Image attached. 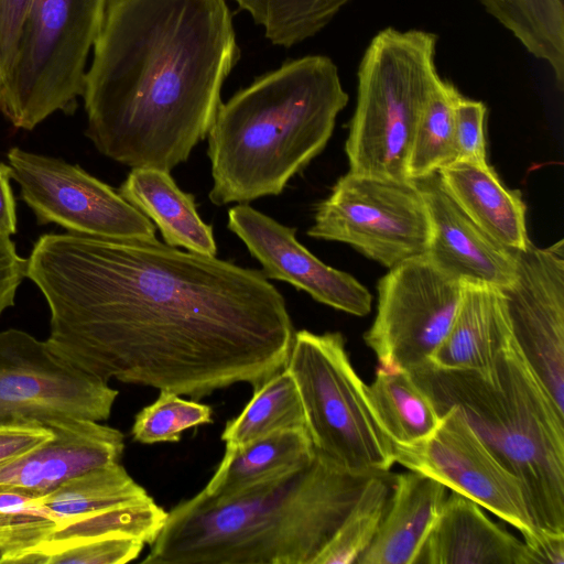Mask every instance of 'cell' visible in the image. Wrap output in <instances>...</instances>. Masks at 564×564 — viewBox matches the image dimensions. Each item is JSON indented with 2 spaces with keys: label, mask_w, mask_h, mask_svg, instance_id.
I'll list each match as a JSON object with an SVG mask.
<instances>
[{
  "label": "cell",
  "mask_w": 564,
  "mask_h": 564,
  "mask_svg": "<svg viewBox=\"0 0 564 564\" xmlns=\"http://www.w3.org/2000/svg\"><path fill=\"white\" fill-rule=\"evenodd\" d=\"M307 235L347 243L391 269L426 253L431 225L414 181L348 172L317 205Z\"/></svg>",
  "instance_id": "9"
},
{
  "label": "cell",
  "mask_w": 564,
  "mask_h": 564,
  "mask_svg": "<svg viewBox=\"0 0 564 564\" xmlns=\"http://www.w3.org/2000/svg\"><path fill=\"white\" fill-rule=\"evenodd\" d=\"M3 557H4V552L2 549H0V564H2Z\"/></svg>",
  "instance_id": "41"
},
{
  "label": "cell",
  "mask_w": 564,
  "mask_h": 564,
  "mask_svg": "<svg viewBox=\"0 0 564 564\" xmlns=\"http://www.w3.org/2000/svg\"><path fill=\"white\" fill-rule=\"evenodd\" d=\"M415 564H529V553L478 503L452 490Z\"/></svg>",
  "instance_id": "18"
},
{
  "label": "cell",
  "mask_w": 564,
  "mask_h": 564,
  "mask_svg": "<svg viewBox=\"0 0 564 564\" xmlns=\"http://www.w3.org/2000/svg\"><path fill=\"white\" fill-rule=\"evenodd\" d=\"M372 476L315 452L310 464L230 497L200 490L167 511L141 563L315 564Z\"/></svg>",
  "instance_id": "3"
},
{
  "label": "cell",
  "mask_w": 564,
  "mask_h": 564,
  "mask_svg": "<svg viewBox=\"0 0 564 564\" xmlns=\"http://www.w3.org/2000/svg\"><path fill=\"white\" fill-rule=\"evenodd\" d=\"M119 194L158 226L167 246L216 256L213 227L202 220L194 196L180 189L170 172L132 167Z\"/></svg>",
  "instance_id": "22"
},
{
  "label": "cell",
  "mask_w": 564,
  "mask_h": 564,
  "mask_svg": "<svg viewBox=\"0 0 564 564\" xmlns=\"http://www.w3.org/2000/svg\"><path fill=\"white\" fill-rule=\"evenodd\" d=\"M285 368L302 402L314 451L352 474L380 475L394 464L393 446L367 398L338 332L294 333Z\"/></svg>",
  "instance_id": "7"
},
{
  "label": "cell",
  "mask_w": 564,
  "mask_h": 564,
  "mask_svg": "<svg viewBox=\"0 0 564 564\" xmlns=\"http://www.w3.org/2000/svg\"><path fill=\"white\" fill-rule=\"evenodd\" d=\"M52 436V430L37 422L0 424V465L25 454Z\"/></svg>",
  "instance_id": "35"
},
{
  "label": "cell",
  "mask_w": 564,
  "mask_h": 564,
  "mask_svg": "<svg viewBox=\"0 0 564 564\" xmlns=\"http://www.w3.org/2000/svg\"><path fill=\"white\" fill-rule=\"evenodd\" d=\"M166 516L167 511L150 499L141 503L64 519L33 551L45 555L47 564L51 554L98 539L131 536L151 544L160 533Z\"/></svg>",
  "instance_id": "26"
},
{
  "label": "cell",
  "mask_w": 564,
  "mask_h": 564,
  "mask_svg": "<svg viewBox=\"0 0 564 564\" xmlns=\"http://www.w3.org/2000/svg\"><path fill=\"white\" fill-rule=\"evenodd\" d=\"M371 409L392 446H411L426 440L441 416L406 369L378 367L367 386Z\"/></svg>",
  "instance_id": "24"
},
{
  "label": "cell",
  "mask_w": 564,
  "mask_h": 564,
  "mask_svg": "<svg viewBox=\"0 0 564 564\" xmlns=\"http://www.w3.org/2000/svg\"><path fill=\"white\" fill-rule=\"evenodd\" d=\"M325 55L284 63L221 104L207 133L213 187L221 206L279 195L319 154L348 102Z\"/></svg>",
  "instance_id": "4"
},
{
  "label": "cell",
  "mask_w": 564,
  "mask_h": 564,
  "mask_svg": "<svg viewBox=\"0 0 564 564\" xmlns=\"http://www.w3.org/2000/svg\"><path fill=\"white\" fill-rule=\"evenodd\" d=\"M144 544L131 536L93 540L51 554L47 564H124L135 560Z\"/></svg>",
  "instance_id": "34"
},
{
  "label": "cell",
  "mask_w": 564,
  "mask_h": 564,
  "mask_svg": "<svg viewBox=\"0 0 564 564\" xmlns=\"http://www.w3.org/2000/svg\"><path fill=\"white\" fill-rule=\"evenodd\" d=\"M59 521L40 505V499L24 508L0 511L2 564L40 546Z\"/></svg>",
  "instance_id": "32"
},
{
  "label": "cell",
  "mask_w": 564,
  "mask_h": 564,
  "mask_svg": "<svg viewBox=\"0 0 564 564\" xmlns=\"http://www.w3.org/2000/svg\"><path fill=\"white\" fill-rule=\"evenodd\" d=\"M28 273V259L18 254L14 242L0 238V315L14 305L17 290Z\"/></svg>",
  "instance_id": "37"
},
{
  "label": "cell",
  "mask_w": 564,
  "mask_h": 564,
  "mask_svg": "<svg viewBox=\"0 0 564 564\" xmlns=\"http://www.w3.org/2000/svg\"><path fill=\"white\" fill-rule=\"evenodd\" d=\"M429 213L431 236L426 254L453 278L497 289L516 276V258L489 237L458 206L444 187L438 173L414 181Z\"/></svg>",
  "instance_id": "17"
},
{
  "label": "cell",
  "mask_w": 564,
  "mask_h": 564,
  "mask_svg": "<svg viewBox=\"0 0 564 564\" xmlns=\"http://www.w3.org/2000/svg\"><path fill=\"white\" fill-rule=\"evenodd\" d=\"M513 252L516 276L499 289L512 338L564 413V241Z\"/></svg>",
  "instance_id": "14"
},
{
  "label": "cell",
  "mask_w": 564,
  "mask_h": 564,
  "mask_svg": "<svg viewBox=\"0 0 564 564\" xmlns=\"http://www.w3.org/2000/svg\"><path fill=\"white\" fill-rule=\"evenodd\" d=\"M107 3L32 0L0 83V112L15 128L32 130L56 111L74 112Z\"/></svg>",
  "instance_id": "8"
},
{
  "label": "cell",
  "mask_w": 564,
  "mask_h": 564,
  "mask_svg": "<svg viewBox=\"0 0 564 564\" xmlns=\"http://www.w3.org/2000/svg\"><path fill=\"white\" fill-rule=\"evenodd\" d=\"M152 499L118 462L74 476L40 497L58 521Z\"/></svg>",
  "instance_id": "25"
},
{
  "label": "cell",
  "mask_w": 564,
  "mask_h": 564,
  "mask_svg": "<svg viewBox=\"0 0 564 564\" xmlns=\"http://www.w3.org/2000/svg\"><path fill=\"white\" fill-rule=\"evenodd\" d=\"M48 347L104 381L200 400L285 367L294 329L262 271L159 240L46 234L28 258Z\"/></svg>",
  "instance_id": "1"
},
{
  "label": "cell",
  "mask_w": 564,
  "mask_h": 564,
  "mask_svg": "<svg viewBox=\"0 0 564 564\" xmlns=\"http://www.w3.org/2000/svg\"><path fill=\"white\" fill-rule=\"evenodd\" d=\"M408 371L440 416L456 409L519 479L535 530L564 534V413L514 340L487 375L431 361Z\"/></svg>",
  "instance_id": "5"
},
{
  "label": "cell",
  "mask_w": 564,
  "mask_h": 564,
  "mask_svg": "<svg viewBox=\"0 0 564 564\" xmlns=\"http://www.w3.org/2000/svg\"><path fill=\"white\" fill-rule=\"evenodd\" d=\"M53 436L25 454L0 465V490L42 497L67 479L120 462L124 435L90 420L50 419Z\"/></svg>",
  "instance_id": "16"
},
{
  "label": "cell",
  "mask_w": 564,
  "mask_h": 564,
  "mask_svg": "<svg viewBox=\"0 0 564 564\" xmlns=\"http://www.w3.org/2000/svg\"><path fill=\"white\" fill-rule=\"evenodd\" d=\"M524 543L529 564H564V534L540 533Z\"/></svg>",
  "instance_id": "38"
},
{
  "label": "cell",
  "mask_w": 564,
  "mask_h": 564,
  "mask_svg": "<svg viewBox=\"0 0 564 564\" xmlns=\"http://www.w3.org/2000/svg\"><path fill=\"white\" fill-rule=\"evenodd\" d=\"M446 78H437L419 121L411 145L406 173L416 181L455 161V106L460 96Z\"/></svg>",
  "instance_id": "28"
},
{
  "label": "cell",
  "mask_w": 564,
  "mask_h": 564,
  "mask_svg": "<svg viewBox=\"0 0 564 564\" xmlns=\"http://www.w3.org/2000/svg\"><path fill=\"white\" fill-rule=\"evenodd\" d=\"M263 26L272 44L290 47L314 36L351 0H234Z\"/></svg>",
  "instance_id": "29"
},
{
  "label": "cell",
  "mask_w": 564,
  "mask_h": 564,
  "mask_svg": "<svg viewBox=\"0 0 564 564\" xmlns=\"http://www.w3.org/2000/svg\"><path fill=\"white\" fill-rule=\"evenodd\" d=\"M228 228L261 263L267 278L288 282L317 302L348 314L364 316L370 312L369 291L352 275L312 254L297 241L295 228L246 204L228 210Z\"/></svg>",
  "instance_id": "15"
},
{
  "label": "cell",
  "mask_w": 564,
  "mask_h": 564,
  "mask_svg": "<svg viewBox=\"0 0 564 564\" xmlns=\"http://www.w3.org/2000/svg\"><path fill=\"white\" fill-rule=\"evenodd\" d=\"M118 390L56 355L46 340L0 332V424L109 419Z\"/></svg>",
  "instance_id": "11"
},
{
  "label": "cell",
  "mask_w": 564,
  "mask_h": 564,
  "mask_svg": "<svg viewBox=\"0 0 564 564\" xmlns=\"http://www.w3.org/2000/svg\"><path fill=\"white\" fill-rule=\"evenodd\" d=\"M212 415L207 404L160 390L158 399L135 414L131 435L142 444L175 443L184 431L212 423Z\"/></svg>",
  "instance_id": "31"
},
{
  "label": "cell",
  "mask_w": 564,
  "mask_h": 564,
  "mask_svg": "<svg viewBox=\"0 0 564 564\" xmlns=\"http://www.w3.org/2000/svg\"><path fill=\"white\" fill-rule=\"evenodd\" d=\"M7 158L37 225L53 223L70 234L102 239L158 240L147 216L80 166L17 147Z\"/></svg>",
  "instance_id": "12"
},
{
  "label": "cell",
  "mask_w": 564,
  "mask_h": 564,
  "mask_svg": "<svg viewBox=\"0 0 564 564\" xmlns=\"http://www.w3.org/2000/svg\"><path fill=\"white\" fill-rule=\"evenodd\" d=\"M446 487L410 470L393 477L378 531L357 564H415L445 500Z\"/></svg>",
  "instance_id": "19"
},
{
  "label": "cell",
  "mask_w": 564,
  "mask_h": 564,
  "mask_svg": "<svg viewBox=\"0 0 564 564\" xmlns=\"http://www.w3.org/2000/svg\"><path fill=\"white\" fill-rule=\"evenodd\" d=\"M438 36L422 29L380 30L357 69L346 154L349 172L411 181L406 165L433 87Z\"/></svg>",
  "instance_id": "6"
},
{
  "label": "cell",
  "mask_w": 564,
  "mask_h": 564,
  "mask_svg": "<svg viewBox=\"0 0 564 564\" xmlns=\"http://www.w3.org/2000/svg\"><path fill=\"white\" fill-rule=\"evenodd\" d=\"M32 0H0V83L13 59Z\"/></svg>",
  "instance_id": "36"
},
{
  "label": "cell",
  "mask_w": 564,
  "mask_h": 564,
  "mask_svg": "<svg viewBox=\"0 0 564 564\" xmlns=\"http://www.w3.org/2000/svg\"><path fill=\"white\" fill-rule=\"evenodd\" d=\"M39 499L40 497L23 491L0 490V511L24 508Z\"/></svg>",
  "instance_id": "40"
},
{
  "label": "cell",
  "mask_w": 564,
  "mask_h": 564,
  "mask_svg": "<svg viewBox=\"0 0 564 564\" xmlns=\"http://www.w3.org/2000/svg\"><path fill=\"white\" fill-rule=\"evenodd\" d=\"M486 115L487 107L482 101L459 96L455 106V161L488 164L485 140Z\"/></svg>",
  "instance_id": "33"
},
{
  "label": "cell",
  "mask_w": 564,
  "mask_h": 564,
  "mask_svg": "<svg viewBox=\"0 0 564 564\" xmlns=\"http://www.w3.org/2000/svg\"><path fill=\"white\" fill-rule=\"evenodd\" d=\"M463 283L453 324L431 362L442 369L487 375L513 340L503 296L494 286Z\"/></svg>",
  "instance_id": "20"
},
{
  "label": "cell",
  "mask_w": 564,
  "mask_h": 564,
  "mask_svg": "<svg viewBox=\"0 0 564 564\" xmlns=\"http://www.w3.org/2000/svg\"><path fill=\"white\" fill-rule=\"evenodd\" d=\"M394 463L430 476L518 529L524 541L540 534L529 513L519 479L506 468L456 409L441 414L423 442L393 446Z\"/></svg>",
  "instance_id": "13"
},
{
  "label": "cell",
  "mask_w": 564,
  "mask_h": 564,
  "mask_svg": "<svg viewBox=\"0 0 564 564\" xmlns=\"http://www.w3.org/2000/svg\"><path fill=\"white\" fill-rule=\"evenodd\" d=\"M93 48L86 135L119 163L167 172L207 137L239 58L225 0H108Z\"/></svg>",
  "instance_id": "2"
},
{
  "label": "cell",
  "mask_w": 564,
  "mask_h": 564,
  "mask_svg": "<svg viewBox=\"0 0 564 564\" xmlns=\"http://www.w3.org/2000/svg\"><path fill=\"white\" fill-rule=\"evenodd\" d=\"M392 479L387 473L371 477L358 502L319 553L315 564L357 563L372 542L386 513Z\"/></svg>",
  "instance_id": "30"
},
{
  "label": "cell",
  "mask_w": 564,
  "mask_h": 564,
  "mask_svg": "<svg viewBox=\"0 0 564 564\" xmlns=\"http://www.w3.org/2000/svg\"><path fill=\"white\" fill-rule=\"evenodd\" d=\"M437 173L453 199L489 237L513 251L528 248L521 193L507 188L491 166L455 161Z\"/></svg>",
  "instance_id": "21"
},
{
  "label": "cell",
  "mask_w": 564,
  "mask_h": 564,
  "mask_svg": "<svg viewBox=\"0 0 564 564\" xmlns=\"http://www.w3.org/2000/svg\"><path fill=\"white\" fill-rule=\"evenodd\" d=\"M463 286L426 253L389 269L378 283L377 314L364 336L379 367L409 370L430 362L453 324Z\"/></svg>",
  "instance_id": "10"
},
{
  "label": "cell",
  "mask_w": 564,
  "mask_h": 564,
  "mask_svg": "<svg viewBox=\"0 0 564 564\" xmlns=\"http://www.w3.org/2000/svg\"><path fill=\"white\" fill-rule=\"evenodd\" d=\"M295 427H306L304 411L296 384L284 367L253 389L249 402L227 422L220 437L232 448Z\"/></svg>",
  "instance_id": "27"
},
{
  "label": "cell",
  "mask_w": 564,
  "mask_h": 564,
  "mask_svg": "<svg viewBox=\"0 0 564 564\" xmlns=\"http://www.w3.org/2000/svg\"><path fill=\"white\" fill-rule=\"evenodd\" d=\"M10 178V166L0 162V238H8L17 232L15 200Z\"/></svg>",
  "instance_id": "39"
},
{
  "label": "cell",
  "mask_w": 564,
  "mask_h": 564,
  "mask_svg": "<svg viewBox=\"0 0 564 564\" xmlns=\"http://www.w3.org/2000/svg\"><path fill=\"white\" fill-rule=\"evenodd\" d=\"M314 455L306 427L275 432L240 447H226L221 462L202 491L210 498H227L299 469L310 464Z\"/></svg>",
  "instance_id": "23"
}]
</instances>
